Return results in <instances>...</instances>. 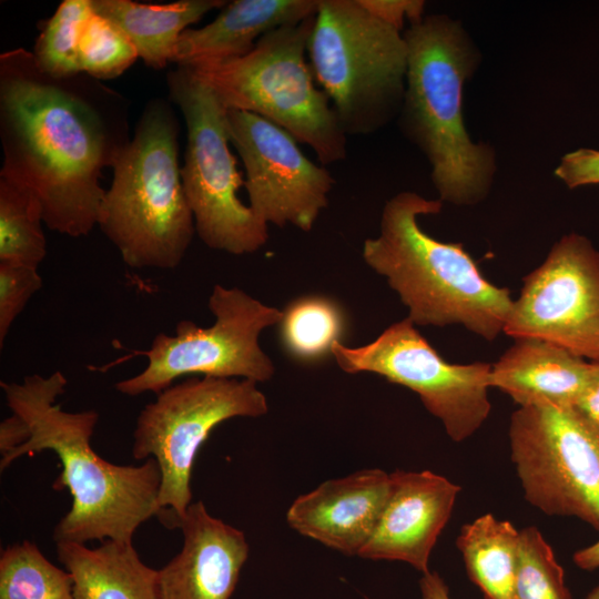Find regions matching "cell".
I'll use <instances>...</instances> for the list:
<instances>
[{"instance_id": "83f0119b", "label": "cell", "mask_w": 599, "mask_h": 599, "mask_svg": "<svg viewBox=\"0 0 599 599\" xmlns=\"http://www.w3.org/2000/svg\"><path fill=\"white\" fill-rule=\"evenodd\" d=\"M515 599H572L551 546L532 526L520 530Z\"/></svg>"}, {"instance_id": "e0dca14e", "label": "cell", "mask_w": 599, "mask_h": 599, "mask_svg": "<svg viewBox=\"0 0 599 599\" xmlns=\"http://www.w3.org/2000/svg\"><path fill=\"white\" fill-rule=\"evenodd\" d=\"M183 546L159 569L161 599H230L247 560L242 530L192 502L180 526Z\"/></svg>"}, {"instance_id": "30bf717a", "label": "cell", "mask_w": 599, "mask_h": 599, "mask_svg": "<svg viewBox=\"0 0 599 599\" xmlns=\"http://www.w3.org/2000/svg\"><path fill=\"white\" fill-rule=\"evenodd\" d=\"M209 309L215 321L201 327L192 321H181L172 335L159 333L146 351L148 365L135 376L115 384L126 396L159 394L186 376H213L271 379L275 373L272 359L261 348L263 329L280 324L283 311L268 306L238 287L216 284L209 297Z\"/></svg>"}, {"instance_id": "9a60e30c", "label": "cell", "mask_w": 599, "mask_h": 599, "mask_svg": "<svg viewBox=\"0 0 599 599\" xmlns=\"http://www.w3.org/2000/svg\"><path fill=\"white\" fill-rule=\"evenodd\" d=\"M460 486L430 470L390 473V490L377 526L358 557L403 561L422 573L449 520Z\"/></svg>"}, {"instance_id": "d4e9b609", "label": "cell", "mask_w": 599, "mask_h": 599, "mask_svg": "<svg viewBox=\"0 0 599 599\" xmlns=\"http://www.w3.org/2000/svg\"><path fill=\"white\" fill-rule=\"evenodd\" d=\"M0 599H74L73 579L24 540L1 551Z\"/></svg>"}, {"instance_id": "1f68e13d", "label": "cell", "mask_w": 599, "mask_h": 599, "mask_svg": "<svg viewBox=\"0 0 599 599\" xmlns=\"http://www.w3.org/2000/svg\"><path fill=\"white\" fill-rule=\"evenodd\" d=\"M28 424L17 414L7 417L0 424V453L4 456L22 446L30 438Z\"/></svg>"}, {"instance_id": "277c9868", "label": "cell", "mask_w": 599, "mask_h": 599, "mask_svg": "<svg viewBox=\"0 0 599 599\" xmlns=\"http://www.w3.org/2000/svg\"><path fill=\"white\" fill-rule=\"evenodd\" d=\"M403 35V130L428 159L439 200L476 204L488 194L496 171L494 150L473 142L464 124L463 89L478 52L460 23L447 16L424 17Z\"/></svg>"}, {"instance_id": "836d02e7", "label": "cell", "mask_w": 599, "mask_h": 599, "mask_svg": "<svg viewBox=\"0 0 599 599\" xmlns=\"http://www.w3.org/2000/svg\"><path fill=\"white\" fill-rule=\"evenodd\" d=\"M419 589L422 599H451L445 580L436 571L423 573Z\"/></svg>"}, {"instance_id": "4dcf8cb0", "label": "cell", "mask_w": 599, "mask_h": 599, "mask_svg": "<svg viewBox=\"0 0 599 599\" xmlns=\"http://www.w3.org/2000/svg\"><path fill=\"white\" fill-rule=\"evenodd\" d=\"M373 16L400 31L405 19L410 24L424 18L425 2L422 0H358Z\"/></svg>"}, {"instance_id": "ba28073f", "label": "cell", "mask_w": 599, "mask_h": 599, "mask_svg": "<svg viewBox=\"0 0 599 599\" xmlns=\"http://www.w3.org/2000/svg\"><path fill=\"white\" fill-rule=\"evenodd\" d=\"M166 81L186 124L181 179L195 232L213 250L256 252L268 238V224L238 197L244 181L230 149L227 109L187 67L177 65Z\"/></svg>"}, {"instance_id": "2e32d148", "label": "cell", "mask_w": 599, "mask_h": 599, "mask_svg": "<svg viewBox=\"0 0 599 599\" xmlns=\"http://www.w3.org/2000/svg\"><path fill=\"white\" fill-rule=\"evenodd\" d=\"M390 474L362 469L298 496L286 512L291 528L347 556H358L380 518Z\"/></svg>"}, {"instance_id": "7c38bea8", "label": "cell", "mask_w": 599, "mask_h": 599, "mask_svg": "<svg viewBox=\"0 0 599 599\" xmlns=\"http://www.w3.org/2000/svg\"><path fill=\"white\" fill-rule=\"evenodd\" d=\"M331 354L345 373L377 374L415 392L456 443L475 434L490 414L491 364L448 363L408 317L364 346L336 342Z\"/></svg>"}, {"instance_id": "9c48e42d", "label": "cell", "mask_w": 599, "mask_h": 599, "mask_svg": "<svg viewBox=\"0 0 599 599\" xmlns=\"http://www.w3.org/2000/svg\"><path fill=\"white\" fill-rule=\"evenodd\" d=\"M265 395L250 379L191 376L156 395L140 412L132 456L154 458L161 471L159 520L180 528L192 504L191 476L195 456L211 432L234 417L267 413Z\"/></svg>"}, {"instance_id": "d590c367", "label": "cell", "mask_w": 599, "mask_h": 599, "mask_svg": "<svg viewBox=\"0 0 599 599\" xmlns=\"http://www.w3.org/2000/svg\"><path fill=\"white\" fill-rule=\"evenodd\" d=\"M586 599H599V583L588 592Z\"/></svg>"}, {"instance_id": "4316f807", "label": "cell", "mask_w": 599, "mask_h": 599, "mask_svg": "<svg viewBox=\"0 0 599 599\" xmlns=\"http://www.w3.org/2000/svg\"><path fill=\"white\" fill-rule=\"evenodd\" d=\"M138 58V50L125 32L93 11L79 39V71L97 80H109L121 75Z\"/></svg>"}, {"instance_id": "4fadbf2b", "label": "cell", "mask_w": 599, "mask_h": 599, "mask_svg": "<svg viewBox=\"0 0 599 599\" xmlns=\"http://www.w3.org/2000/svg\"><path fill=\"white\" fill-rule=\"evenodd\" d=\"M522 281L502 333L599 361V251L592 243L577 233L562 236Z\"/></svg>"}, {"instance_id": "7402d4cb", "label": "cell", "mask_w": 599, "mask_h": 599, "mask_svg": "<svg viewBox=\"0 0 599 599\" xmlns=\"http://www.w3.org/2000/svg\"><path fill=\"white\" fill-rule=\"evenodd\" d=\"M456 544L469 579L486 599H515L520 530L485 514L461 527Z\"/></svg>"}, {"instance_id": "8fae6325", "label": "cell", "mask_w": 599, "mask_h": 599, "mask_svg": "<svg viewBox=\"0 0 599 599\" xmlns=\"http://www.w3.org/2000/svg\"><path fill=\"white\" fill-rule=\"evenodd\" d=\"M509 441L525 499L599 531V424L576 407H519Z\"/></svg>"}, {"instance_id": "7a4b0ae2", "label": "cell", "mask_w": 599, "mask_h": 599, "mask_svg": "<svg viewBox=\"0 0 599 599\" xmlns=\"http://www.w3.org/2000/svg\"><path fill=\"white\" fill-rule=\"evenodd\" d=\"M67 384L60 370L29 375L21 383L1 382L8 407L28 424L31 436L1 456L0 469L23 455L52 450L62 465L52 487L67 488L72 496L70 510L54 528L55 542L132 541L143 522L160 515V467L152 457L139 466L115 465L100 457L90 443L99 414L65 412L55 404Z\"/></svg>"}, {"instance_id": "f1b7e54d", "label": "cell", "mask_w": 599, "mask_h": 599, "mask_svg": "<svg viewBox=\"0 0 599 599\" xmlns=\"http://www.w3.org/2000/svg\"><path fill=\"white\" fill-rule=\"evenodd\" d=\"M42 287L38 268L0 263V347L16 318L26 308L31 297Z\"/></svg>"}, {"instance_id": "ffe728a7", "label": "cell", "mask_w": 599, "mask_h": 599, "mask_svg": "<svg viewBox=\"0 0 599 599\" xmlns=\"http://www.w3.org/2000/svg\"><path fill=\"white\" fill-rule=\"evenodd\" d=\"M57 556L72 576L74 599H161L159 571L132 541L105 540L97 548L58 541Z\"/></svg>"}, {"instance_id": "5b68a950", "label": "cell", "mask_w": 599, "mask_h": 599, "mask_svg": "<svg viewBox=\"0 0 599 599\" xmlns=\"http://www.w3.org/2000/svg\"><path fill=\"white\" fill-rule=\"evenodd\" d=\"M179 123L171 105L150 101L116 152L98 226L132 268L173 270L195 224L179 166Z\"/></svg>"}, {"instance_id": "603a6c76", "label": "cell", "mask_w": 599, "mask_h": 599, "mask_svg": "<svg viewBox=\"0 0 599 599\" xmlns=\"http://www.w3.org/2000/svg\"><path fill=\"white\" fill-rule=\"evenodd\" d=\"M42 206L26 186L0 176V263L39 268L47 255Z\"/></svg>"}, {"instance_id": "3957f363", "label": "cell", "mask_w": 599, "mask_h": 599, "mask_svg": "<svg viewBox=\"0 0 599 599\" xmlns=\"http://www.w3.org/2000/svg\"><path fill=\"white\" fill-rule=\"evenodd\" d=\"M440 210V200L396 194L383 209L378 236L364 242L363 258L386 277L415 325H461L491 342L502 333L514 300L483 275L463 244L438 241L420 227V215Z\"/></svg>"}, {"instance_id": "52a82bcc", "label": "cell", "mask_w": 599, "mask_h": 599, "mask_svg": "<svg viewBox=\"0 0 599 599\" xmlns=\"http://www.w3.org/2000/svg\"><path fill=\"white\" fill-rule=\"evenodd\" d=\"M307 55L346 135L373 133L402 109L406 41L358 0H319Z\"/></svg>"}, {"instance_id": "44dd1931", "label": "cell", "mask_w": 599, "mask_h": 599, "mask_svg": "<svg viewBox=\"0 0 599 599\" xmlns=\"http://www.w3.org/2000/svg\"><path fill=\"white\" fill-rule=\"evenodd\" d=\"M91 1L93 11L120 27L135 45L139 58L155 70L171 62L174 45L190 24L227 3L223 0H180L167 4Z\"/></svg>"}, {"instance_id": "484cf974", "label": "cell", "mask_w": 599, "mask_h": 599, "mask_svg": "<svg viewBox=\"0 0 599 599\" xmlns=\"http://www.w3.org/2000/svg\"><path fill=\"white\" fill-rule=\"evenodd\" d=\"M93 13L91 0H64L40 32L33 57L37 65L53 78L81 73L78 44L85 21Z\"/></svg>"}, {"instance_id": "cb8c5ba5", "label": "cell", "mask_w": 599, "mask_h": 599, "mask_svg": "<svg viewBox=\"0 0 599 599\" xmlns=\"http://www.w3.org/2000/svg\"><path fill=\"white\" fill-rule=\"evenodd\" d=\"M281 338L294 358L311 362L331 353L344 335L339 306L323 296H305L292 302L280 322Z\"/></svg>"}, {"instance_id": "d6a6232c", "label": "cell", "mask_w": 599, "mask_h": 599, "mask_svg": "<svg viewBox=\"0 0 599 599\" xmlns=\"http://www.w3.org/2000/svg\"><path fill=\"white\" fill-rule=\"evenodd\" d=\"M576 408L599 424V361L589 364L587 383Z\"/></svg>"}, {"instance_id": "e575fe53", "label": "cell", "mask_w": 599, "mask_h": 599, "mask_svg": "<svg viewBox=\"0 0 599 599\" xmlns=\"http://www.w3.org/2000/svg\"><path fill=\"white\" fill-rule=\"evenodd\" d=\"M573 564L586 571L599 569V540L577 550L572 556Z\"/></svg>"}, {"instance_id": "5bb4252c", "label": "cell", "mask_w": 599, "mask_h": 599, "mask_svg": "<svg viewBox=\"0 0 599 599\" xmlns=\"http://www.w3.org/2000/svg\"><path fill=\"white\" fill-rule=\"evenodd\" d=\"M231 144L246 179L248 206L265 223L313 229L328 204L334 179L302 152L297 140L257 114L227 109Z\"/></svg>"}, {"instance_id": "ac0fdd59", "label": "cell", "mask_w": 599, "mask_h": 599, "mask_svg": "<svg viewBox=\"0 0 599 599\" xmlns=\"http://www.w3.org/2000/svg\"><path fill=\"white\" fill-rule=\"evenodd\" d=\"M590 362L545 339L515 338L491 364L490 387L519 405L576 407L587 383Z\"/></svg>"}, {"instance_id": "8992f818", "label": "cell", "mask_w": 599, "mask_h": 599, "mask_svg": "<svg viewBox=\"0 0 599 599\" xmlns=\"http://www.w3.org/2000/svg\"><path fill=\"white\" fill-rule=\"evenodd\" d=\"M314 18L271 31L244 57L183 67L226 109L265 118L331 164L345 158L346 133L306 59Z\"/></svg>"}, {"instance_id": "f546056e", "label": "cell", "mask_w": 599, "mask_h": 599, "mask_svg": "<svg viewBox=\"0 0 599 599\" xmlns=\"http://www.w3.org/2000/svg\"><path fill=\"white\" fill-rule=\"evenodd\" d=\"M569 189L599 184V150L581 148L564 155L555 170Z\"/></svg>"}, {"instance_id": "6da1fadb", "label": "cell", "mask_w": 599, "mask_h": 599, "mask_svg": "<svg viewBox=\"0 0 599 599\" xmlns=\"http://www.w3.org/2000/svg\"><path fill=\"white\" fill-rule=\"evenodd\" d=\"M0 176L29 189L43 222L70 237L98 225L111 166L128 136L124 99L85 73L53 78L23 48L0 55Z\"/></svg>"}, {"instance_id": "d6986e66", "label": "cell", "mask_w": 599, "mask_h": 599, "mask_svg": "<svg viewBox=\"0 0 599 599\" xmlns=\"http://www.w3.org/2000/svg\"><path fill=\"white\" fill-rule=\"evenodd\" d=\"M319 0H235L209 24L179 37L171 62L191 65L250 53L257 41L281 27L297 24L317 11Z\"/></svg>"}]
</instances>
